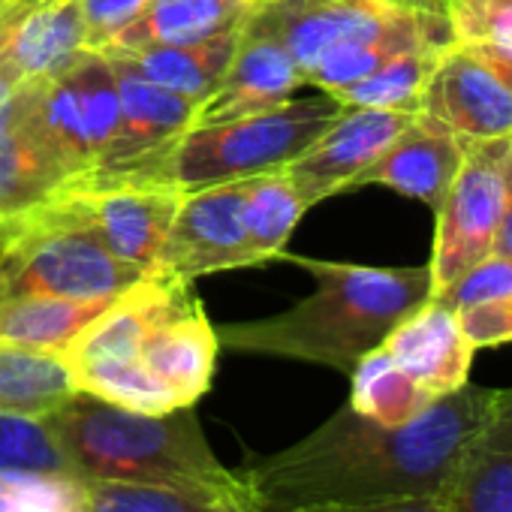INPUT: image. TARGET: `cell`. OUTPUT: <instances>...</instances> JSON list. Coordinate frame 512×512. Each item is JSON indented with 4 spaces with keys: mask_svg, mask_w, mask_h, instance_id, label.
I'll use <instances>...</instances> for the list:
<instances>
[{
    "mask_svg": "<svg viewBox=\"0 0 512 512\" xmlns=\"http://www.w3.org/2000/svg\"><path fill=\"white\" fill-rule=\"evenodd\" d=\"M88 52L79 0H10L0 13V67L19 85L49 79Z\"/></svg>",
    "mask_w": 512,
    "mask_h": 512,
    "instance_id": "obj_16",
    "label": "cell"
},
{
    "mask_svg": "<svg viewBox=\"0 0 512 512\" xmlns=\"http://www.w3.org/2000/svg\"><path fill=\"white\" fill-rule=\"evenodd\" d=\"M305 88V73L296 58L269 34L241 25L235 55L205 103L196 106L193 127L226 124L284 106Z\"/></svg>",
    "mask_w": 512,
    "mask_h": 512,
    "instance_id": "obj_15",
    "label": "cell"
},
{
    "mask_svg": "<svg viewBox=\"0 0 512 512\" xmlns=\"http://www.w3.org/2000/svg\"><path fill=\"white\" fill-rule=\"evenodd\" d=\"M491 398L494 389L467 383L407 425H380L344 404L293 446L247 464L244 476L266 512L317 503L449 500L464 446Z\"/></svg>",
    "mask_w": 512,
    "mask_h": 512,
    "instance_id": "obj_1",
    "label": "cell"
},
{
    "mask_svg": "<svg viewBox=\"0 0 512 512\" xmlns=\"http://www.w3.org/2000/svg\"><path fill=\"white\" fill-rule=\"evenodd\" d=\"M455 46L512 55V0H446Z\"/></svg>",
    "mask_w": 512,
    "mask_h": 512,
    "instance_id": "obj_31",
    "label": "cell"
},
{
    "mask_svg": "<svg viewBox=\"0 0 512 512\" xmlns=\"http://www.w3.org/2000/svg\"><path fill=\"white\" fill-rule=\"evenodd\" d=\"M142 278L148 275L118 260L94 232L49 202L7 217L0 244V302L19 296L115 299Z\"/></svg>",
    "mask_w": 512,
    "mask_h": 512,
    "instance_id": "obj_7",
    "label": "cell"
},
{
    "mask_svg": "<svg viewBox=\"0 0 512 512\" xmlns=\"http://www.w3.org/2000/svg\"><path fill=\"white\" fill-rule=\"evenodd\" d=\"M380 347L434 401L470 383L476 350L467 341L458 314L437 299H428L401 320Z\"/></svg>",
    "mask_w": 512,
    "mask_h": 512,
    "instance_id": "obj_17",
    "label": "cell"
},
{
    "mask_svg": "<svg viewBox=\"0 0 512 512\" xmlns=\"http://www.w3.org/2000/svg\"><path fill=\"white\" fill-rule=\"evenodd\" d=\"M308 269L317 290L284 314L229 323L217 341L232 353L278 356L350 374L359 359L377 350L389 332L431 296L428 266H356L293 256Z\"/></svg>",
    "mask_w": 512,
    "mask_h": 512,
    "instance_id": "obj_3",
    "label": "cell"
},
{
    "mask_svg": "<svg viewBox=\"0 0 512 512\" xmlns=\"http://www.w3.org/2000/svg\"><path fill=\"white\" fill-rule=\"evenodd\" d=\"M263 266L244 223V184L181 193L154 275L193 284L205 275Z\"/></svg>",
    "mask_w": 512,
    "mask_h": 512,
    "instance_id": "obj_11",
    "label": "cell"
},
{
    "mask_svg": "<svg viewBox=\"0 0 512 512\" xmlns=\"http://www.w3.org/2000/svg\"><path fill=\"white\" fill-rule=\"evenodd\" d=\"M446 49H419V52L395 55L332 97L344 109H395V112H413L416 115L419 97H422V91H425V85H428V79H431V73L440 64Z\"/></svg>",
    "mask_w": 512,
    "mask_h": 512,
    "instance_id": "obj_27",
    "label": "cell"
},
{
    "mask_svg": "<svg viewBox=\"0 0 512 512\" xmlns=\"http://www.w3.org/2000/svg\"><path fill=\"white\" fill-rule=\"evenodd\" d=\"M416 118L458 142L512 136V91L467 49L449 46L434 67Z\"/></svg>",
    "mask_w": 512,
    "mask_h": 512,
    "instance_id": "obj_12",
    "label": "cell"
},
{
    "mask_svg": "<svg viewBox=\"0 0 512 512\" xmlns=\"http://www.w3.org/2000/svg\"><path fill=\"white\" fill-rule=\"evenodd\" d=\"M244 28L275 37L329 97L395 55L455 46L446 0H263Z\"/></svg>",
    "mask_w": 512,
    "mask_h": 512,
    "instance_id": "obj_5",
    "label": "cell"
},
{
    "mask_svg": "<svg viewBox=\"0 0 512 512\" xmlns=\"http://www.w3.org/2000/svg\"><path fill=\"white\" fill-rule=\"evenodd\" d=\"M85 512H266V509L208 500L187 491L136 485V482L85 479Z\"/></svg>",
    "mask_w": 512,
    "mask_h": 512,
    "instance_id": "obj_28",
    "label": "cell"
},
{
    "mask_svg": "<svg viewBox=\"0 0 512 512\" xmlns=\"http://www.w3.org/2000/svg\"><path fill=\"white\" fill-rule=\"evenodd\" d=\"M76 392L64 356L0 341V410L49 416Z\"/></svg>",
    "mask_w": 512,
    "mask_h": 512,
    "instance_id": "obj_24",
    "label": "cell"
},
{
    "mask_svg": "<svg viewBox=\"0 0 512 512\" xmlns=\"http://www.w3.org/2000/svg\"><path fill=\"white\" fill-rule=\"evenodd\" d=\"M449 506L452 512H512V389H494L488 413L464 446Z\"/></svg>",
    "mask_w": 512,
    "mask_h": 512,
    "instance_id": "obj_20",
    "label": "cell"
},
{
    "mask_svg": "<svg viewBox=\"0 0 512 512\" xmlns=\"http://www.w3.org/2000/svg\"><path fill=\"white\" fill-rule=\"evenodd\" d=\"M46 202L94 232L118 260L136 266L142 275H154L181 190L136 175L85 172L55 190Z\"/></svg>",
    "mask_w": 512,
    "mask_h": 512,
    "instance_id": "obj_8",
    "label": "cell"
},
{
    "mask_svg": "<svg viewBox=\"0 0 512 512\" xmlns=\"http://www.w3.org/2000/svg\"><path fill=\"white\" fill-rule=\"evenodd\" d=\"M46 419L82 479L136 482L260 506L244 470H232L214 455L196 407L139 413L76 392Z\"/></svg>",
    "mask_w": 512,
    "mask_h": 512,
    "instance_id": "obj_4",
    "label": "cell"
},
{
    "mask_svg": "<svg viewBox=\"0 0 512 512\" xmlns=\"http://www.w3.org/2000/svg\"><path fill=\"white\" fill-rule=\"evenodd\" d=\"M193 284L148 275L61 356L79 392L139 413L196 407L217 368V329Z\"/></svg>",
    "mask_w": 512,
    "mask_h": 512,
    "instance_id": "obj_2",
    "label": "cell"
},
{
    "mask_svg": "<svg viewBox=\"0 0 512 512\" xmlns=\"http://www.w3.org/2000/svg\"><path fill=\"white\" fill-rule=\"evenodd\" d=\"M244 223L250 241L260 253V260L269 263L284 250L287 238L299 226L302 214L308 211L302 193L290 181L287 169L263 172L244 178Z\"/></svg>",
    "mask_w": 512,
    "mask_h": 512,
    "instance_id": "obj_26",
    "label": "cell"
},
{
    "mask_svg": "<svg viewBox=\"0 0 512 512\" xmlns=\"http://www.w3.org/2000/svg\"><path fill=\"white\" fill-rule=\"evenodd\" d=\"M458 320L473 350L512 344V296L464 308L458 311Z\"/></svg>",
    "mask_w": 512,
    "mask_h": 512,
    "instance_id": "obj_34",
    "label": "cell"
},
{
    "mask_svg": "<svg viewBox=\"0 0 512 512\" xmlns=\"http://www.w3.org/2000/svg\"><path fill=\"white\" fill-rule=\"evenodd\" d=\"M512 151V136L467 142L461 169L455 172L449 190L434 208V253H431V287L434 296L443 293L455 278L491 253L494 235L503 214L506 196V157Z\"/></svg>",
    "mask_w": 512,
    "mask_h": 512,
    "instance_id": "obj_10",
    "label": "cell"
},
{
    "mask_svg": "<svg viewBox=\"0 0 512 512\" xmlns=\"http://www.w3.org/2000/svg\"><path fill=\"white\" fill-rule=\"evenodd\" d=\"M151 0H79L88 49L106 52L142 13Z\"/></svg>",
    "mask_w": 512,
    "mask_h": 512,
    "instance_id": "obj_33",
    "label": "cell"
},
{
    "mask_svg": "<svg viewBox=\"0 0 512 512\" xmlns=\"http://www.w3.org/2000/svg\"><path fill=\"white\" fill-rule=\"evenodd\" d=\"M503 181H506V196H503V214H500V226H497L491 253H500V256H509L512 260V151L506 157Z\"/></svg>",
    "mask_w": 512,
    "mask_h": 512,
    "instance_id": "obj_36",
    "label": "cell"
},
{
    "mask_svg": "<svg viewBox=\"0 0 512 512\" xmlns=\"http://www.w3.org/2000/svg\"><path fill=\"white\" fill-rule=\"evenodd\" d=\"M260 4L263 0H151L145 13L106 52L199 43L241 28Z\"/></svg>",
    "mask_w": 512,
    "mask_h": 512,
    "instance_id": "obj_21",
    "label": "cell"
},
{
    "mask_svg": "<svg viewBox=\"0 0 512 512\" xmlns=\"http://www.w3.org/2000/svg\"><path fill=\"white\" fill-rule=\"evenodd\" d=\"M341 112L344 106L335 97L317 91L250 118L190 127L148 169L133 175L190 193L287 169Z\"/></svg>",
    "mask_w": 512,
    "mask_h": 512,
    "instance_id": "obj_6",
    "label": "cell"
},
{
    "mask_svg": "<svg viewBox=\"0 0 512 512\" xmlns=\"http://www.w3.org/2000/svg\"><path fill=\"white\" fill-rule=\"evenodd\" d=\"M0 470L76 473L46 416L7 410H0Z\"/></svg>",
    "mask_w": 512,
    "mask_h": 512,
    "instance_id": "obj_29",
    "label": "cell"
},
{
    "mask_svg": "<svg viewBox=\"0 0 512 512\" xmlns=\"http://www.w3.org/2000/svg\"><path fill=\"white\" fill-rule=\"evenodd\" d=\"M67 181V169L37 124L31 82H25L7 103H0V217L43 205Z\"/></svg>",
    "mask_w": 512,
    "mask_h": 512,
    "instance_id": "obj_18",
    "label": "cell"
},
{
    "mask_svg": "<svg viewBox=\"0 0 512 512\" xmlns=\"http://www.w3.org/2000/svg\"><path fill=\"white\" fill-rule=\"evenodd\" d=\"M413 121V112L395 109H344L290 166L287 175L305 205L347 193L350 184L389 148Z\"/></svg>",
    "mask_w": 512,
    "mask_h": 512,
    "instance_id": "obj_13",
    "label": "cell"
},
{
    "mask_svg": "<svg viewBox=\"0 0 512 512\" xmlns=\"http://www.w3.org/2000/svg\"><path fill=\"white\" fill-rule=\"evenodd\" d=\"M0 512H85V479L76 473L0 470Z\"/></svg>",
    "mask_w": 512,
    "mask_h": 512,
    "instance_id": "obj_30",
    "label": "cell"
},
{
    "mask_svg": "<svg viewBox=\"0 0 512 512\" xmlns=\"http://www.w3.org/2000/svg\"><path fill=\"white\" fill-rule=\"evenodd\" d=\"M0 232H4V217H0Z\"/></svg>",
    "mask_w": 512,
    "mask_h": 512,
    "instance_id": "obj_40",
    "label": "cell"
},
{
    "mask_svg": "<svg viewBox=\"0 0 512 512\" xmlns=\"http://www.w3.org/2000/svg\"><path fill=\"white\" fill-rule=\"evenodd\" d=\"M115 299H4L0 302V341L61 356Z\"/></svg>",
    "mask_w": 512,
    "mask_h": 512,
    "instance_id": "obj_22",
    "label": "cell"
},
{
    "mask_svg": "<svg viewBox=\"0 0 512 512\" xmlns=\"http://www.w3.org/2000/svg\"><path fill=\"white\" fill-rule=\"evenodd\" d=\"M359 416L380 425H407L422 416L434 398L419 389L386 353L383 347L371 350L350 371V401Z\"/></svg>",
    "mask_w": 512,
    "mask_h": 512,
    "instance_id": "obj_25",
    "label": "cell"
},
{
    "mask_svg": "<svg viewBox=\"0 0 512 512\" xmlns=\"http://www.w3.org/2000/svg\"><path fill=\"white\" fill-rule=\"evenodd\" d=\"M103 55L115 70L121 121L106 160L91 172L133 175L148 169L184 130L193 127L196 103L145 79L124 55L115 52H103Z\"/></svg>",
    "mask_w": 512,
    "mask_h": 512,
    "instance_id": "obj_14",
    "label": "cell"
},
{
    "mask_svg": "<svg viewBox=\"0 0 512 512\" xmlns=\"http://www.w3.org/2000/svg\"><path fill=\"white\" fill-rule=\"evenodd\" d=\"M464 142L446 136L416 115L413 121L389 142V148L350 184V190L380 184L407 199L428 205L431 211L440 205L443 193L449 190L455 172L464 160Z\"/></svg>",
    "mask_w": 512,
    "mask_h": 512,
    "instance_id": "obj_19",
    "label": "cell"
},
{
    "mask_svg": "<svg viewBox=\"0 0 512 512\" xmlns=\"http://www.w3.org/2000/svg\"><path fill=\"white\" fill-rule=\"evenodd\" d=\"M4 235H7V217H4V232H0V244H4Z\"/></svg>",
    "mask_w": 512,
    "mask_h": 512,
    "instance_id": "obj_38",
    "label": "cell"
},
{
    "mask_svg": "<svg viewBox=\"0 0 512 512\" xmlns=\"http://www.w3.org/2000/svg\"><path fill=\"white\" fill-rule=\"evenodd\" d=\"M7 4H10V0H0V13H4V10H7Z\"/></svg>",
    "mask_w": 512,
    "mask_h": 512,
    "instance_id": "obj_39",
    "label": "cell"
},
{
    "mask_svg": "<svg viewBox=\"0 0 512 512\" xmlns=\"http://www.w3.org/2000/svg\"><path fill=\"white\" fill-rule=\"evenodd\" d=\"M37 124L70 181L97 169L121 121L115 70L103 52H82L70 67L31 82Z\"/></svg>",
    "mask_w": 512,
    "mask_h": 512,
    "instance_id": "obj_9",
    "label": "cell"
},
{
    "mask_svg": "<svg viewBox=\"0 0 512 512\" xmlns=\"http://www.w3.org/2000/svg\"><path fill=\"white\" fill-rule=\"evenodd\" d=\"M470 52V49H467ZM470 55H476L509 91H512V55H494V52H470Z\"/></svg>",
    "mask_w": 512,
    "mask_h": 512,
    "instance_id": "obj_37",
    "label": "cell"
},
{
    "mask_svg": "<svg viewBox=\"0 0 512 512\" xmlns=\"http://www.w3.org/2000/svg\"><path fill=\"white\" fill-rule=\"evenodd\" d=\"M287 512H452L443 497H410V500H383V503H317L296 506Z\"/></svg>",
    "mask_w": 512,
    "mask_h": 512,
    "instance_id": "obj_35",
    "label": "cell"
},
{
    "mask_svg": "<svg viewBox=\"0 0 512 512\" xmlns=\"http://www.w3.org/2000/svg\"><path fill=\"white\" fill-rule=\"evenodd\" d=\"M238 37H241V28L199 40V43L151 46V49L115 52V55H124L145 79H151L199 106L211 97V91L223 79V73L235 55Z\"/></svg>",
    "mask_w": 512,
    "mask_h": 512,
    "instance_id": "obj_23",
    "label": "cell"
},
{
    "mask_svg": "<svg viewBox=\"0 0 512 512\" xmlns=\"http://www.w3.org/2000/svg\"><path fill=\"white\" fill-rule=\"evenodd\" d=\"M512 296V260L500 253H488L485 260L470 266L461 278H455L443 293L431 296L452 308L455 314L473 305H485L494 299Z\"/></svg>",
    "mask_w": 512,
    "mask_h": 512,
    "instance_id": "obj_32",
    "label": "cell"
}]
</instances>
